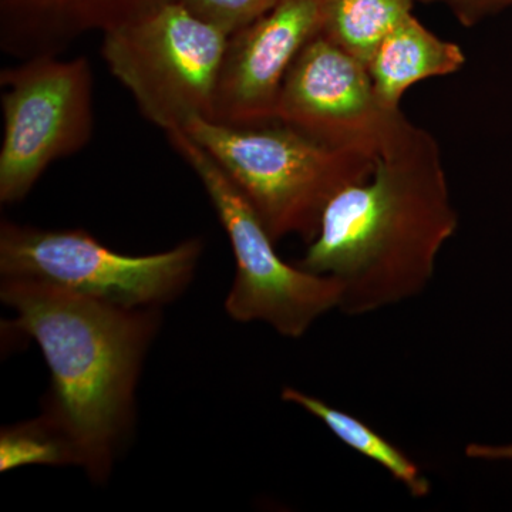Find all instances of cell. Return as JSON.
Masks as SVG:
<instances>
[{
	"label": "cell",
	"instance_id": "cell-17",
	"mask_svg": "<svg viewBox=\"0 0 512 512\" xmlns=\"http://www.w3.org/2000/svg\"><path fill=\"white\" fill-rule=\"evenodd\" d=\"M466 456L471 460L512 461V443L485 444L471 443L466 447Z\"/></svg>",
	"mask_w": 512,
	"mask_h": 512
},
{
	"label": "cell",
	"instance_id": "cell-4",
	"mask_svg": "<svg viewBox=\"0 0 512 512\" xmlns=\"http://www.w3.org/2000/svg\"><path fill=\"white\" fill-rule=\"evenodd\" d=\"M228 39L177 0H167L104 32L101 55L141 114L170 133L197 117L211 119Z\"/></svg>",
	"mask_w": 512,
	"mask_h": 512
},
{
	"label": "cell",
	"instance_id": "cell-2",
	"mask_svg": "<svg viewBox=\"0 0 512 512\" xmlns=\"http://www.w3.org/2000/svg\"><path fill=\"white\" fill-rule=\"evenodd\" d=\"M0 296L16 312L9 328L36 340L49 366L43 416L69 441L77 466L103 483L133 424L158 308H120L20 278H2Z\"/></svg>",
	"mask_w": 512,
	"mask_h": 512
},
{
	"label": "cell",
	"instance_id": "cell-14",
	"mask_svg": "<svg viewBox=\"0 0 512 512\" xmlns=\"http://www.w3.org/2000/svg\"><path fill=\"white\" fill-rule=\"evenodd\" d=\"M32 464H76L69 441L43 414L39 419L3 429L0 434V470Z\"/></svg>",
	"mask_w": 512,
	"mask_h": 512
},
{
	"label": "cell",
	"instance_id": "cell-3",
	"mask_svg": "<svg viewBox=\"0 0 512 512\" xmlns=\"http://www.w3.org/2000/svg\"><path fill=\"white\" fill-rule=\"evenodd\" d=\"M251 202L275 242L315 238L329 202L375 170V158L320 144L284 123L235 127L197 117L184 127Z\"/></svg>",
	"mask_w": 512,
	"mask_h": 512
},
{
	"label": "cell",
	"instance_id": "cell-7",
	"mask_svg": "<svg viewBox=\"0 0 512 512\" xmlns=\"http://www.w3.org/2000/svg\"><path fill=\"white\" fill-rule=\"evenodd\" d=\"M0 201L25 200L49 165L79 153L92 138L89 59L45 55L3 69Z\"/></svg>",
	"mask_w": 512,
	"mask_h": 512
},
{
	"label": "cell",
	"instance_id": "cell-9",
	"mask_svg": "<svg viewBox=\"0 0 512 512\" xmlns=\"http://www.w3.org/2000/svg\"><path fill=\"white\" fill-rule=\"evenodd\" d=\"M326 0H279L229 36L210 120L235 127L276 121L286 74L303 47L322 32Z\"/></svg>",
	"mask_w": 512,
	"mask_h": 512
},
{
	"label": "cell",
	"instance_id": "cell-6",
	"mask_svg": "<svg viewBox=\"0 0 512 512\" xmlns=\"http://www.w3.org/2000/svg\"><path fill=\"white\" fill-rule=\"evenodd\" d=\"M201 239L160 254H119L83 229H43L3 221L2 278L32 279L126 309L158 308L190 284Z\"/></svg>",
	"mask_w": 512,
	"mask_h": 512
},
{
	"label": "cell",
	"instance_id": "cell-1",
	"mask_svg": "<svg viewBox=\"0 0 512 512\" xmlns=\"http://www.w3.org/2000/svg\"><path fill=\"white\" fill-rule=\"evenodd\" d=\"M457 227L439 143L409 120L372 175L329 202L296 265L342 285L339 311L367 315L426 291Z\"/></svg>",
	"mask_w": 512,
	"mask_h": 512
},
{
	"label": "cell",
	"instance_id": "cell-5",
	"mask_svg": "<svg viewBox=\"0 0 512 512\" xmlns=\"http://www.w3.org/2000/svg\"><path fill=\"white\" fill-rule=\"evenodd\" d=\"M165 136L200 178L231 242L237 269L225 311L232 319L261 320L279 335L298 339L320 316L339 309L343 288L336 279L285 262L251 202L214 158L183 130Z\"/></svg>",
	"mask_w": 512,
	"mask_h": 512
},
{
	"label": "cell",
	"instance_id": "cell-8",
	"mask_svg": "<svg viewBox=\"0 0 512 512\" xmlns=\"http://www.w3.org/2000/svg\"><path fill=\"white\" fill-rule=\"evenodd\" d=\"M276 121L325 146L376 160L409 119L380 103L366 64L318 35L286 74Z\"/></svg>",
	"mask_w": 512,
	"mask_h": 512
},
{
	"label": "cell",
	"instance_id": "cell-18",
	"mask_svg": "<svg viewBox=\"0 0 512 512\" xmlns=\"http://www.w3.org/2000/svg\"><path fill=\"white\" fill-rule=\"evenodd\" d=\"M416 2H420V3H434V2H443V0H416Z\"/></svg>",
	"mask_w": 512,
	"mask_h": 512
},
{
	"label": "cell",
	"instance_id": "cell-16",
	"mask_svg": "<svg viewBox=\"0 0 512 512\" xmlns=\"http://www.w3.org/2000/svg\"><path fill=\"white\" fill-rule=\"evenodd\" d=\"M443 3L466 28H473L484 19L512 8V0H443Z\"/></svg>",
	"mask_w": 512,
	"mask_h": 512
},
{
	"label": "cell",
	"instance_id": "cell-12",
	"mask_svg": "<svg viewBox=\"0 0 512 512\" xmlns=\"http://www.w3.org/2000/svg\"><path fill=\"white\" fill-rule=\"evenodd\" d=\"M281 397L284 402L296 404L322 421L353 451L383 467L413 498H426L431 494L430 481L412 458L362 420L343 410L335 409L318 397L303 393L295 387H285Z\"/></svg>",
	"mask_w": 512,
	"mask_h": 512
},
{
	"label": "cell",
	"instance_id": "cell-13",
	"mask_svg": "<svg viewBox=\"0 0 512 512\" xmlns=\"http://www.w3.org/2000/svg\"><path fill=\"white\" fill-rule=\"evenodd\" d=\"M416 0H326L320 35L363 64L412 15Z\"/></svg>",
	"mask_w": 512,
	"mask_h": 512
},
{
	"label": "cell",
	"instance_id": "cell-10",
	"mask_svg": "<svg viewBox=\"0 0 512 512\" xmlns=\"http://www.w3.org/2000/svg\"><path fill=\"white\" fill-rule=\"evenodd\" d=\"M167 0H0V47L19 60L60 56L74 40L140 18Z\"/></svg>",
	"mask_w": 512,
	"mask_h": 512
},
{
	"label": "cell",
	"instance_id": "cell-11",
	"mask_svg": "<svg viewBox=\"0 0 512 512\" xmlns=\"http://www.w3.org/2000/svg\"><path fill=\"white\" fill-rule=\"evenodd\" d=\"M466 63L463 49L441 39L410 15L377 47L367 63L380 103L400 110V101L414 84L457 73Z\"/></svg>",
	"mask_w": 512,
	"mask_h": 512
},
{
	"label": "cell",
	"instance_id": "cell-15",
	"mask_svg": "<svg viewBox=\"0 0 512 512\" xmlns=\"http://www.w3.org/2000/svg\"><path fill=\"white\" fill-rule=\"evenodd\" d=\"M197 18L221 29L228 36L251 25L274 8L279 0H177Z\"/></svg>",
	"mask_w": 512,
	"mask_h": 512
}]
</instances>
